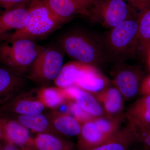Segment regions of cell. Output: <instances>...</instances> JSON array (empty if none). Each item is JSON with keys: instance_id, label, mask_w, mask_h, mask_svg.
Segmentation results:
<instances>
[{"instance_id": "6da1fadb", "label": "cell", "mask_w": 150, "mask_h": 150, "mask_svg": "<svg viewBox=\"0 0 150 150\" xmlns=\"http://www.w3.org/2000/svg\"><path fill=\"white\" fill-rule=\"evenodd\" d=\"M100 39L106 63L135 59L139 50L137 20L126 21L108 30Z\"/></svg>"}, {"instance_id": "7a4b0ae2", "label": "cell", "mask_w": 150, "mask_h": 150, "mask_svg": "<svg viewBox=\"0 0 150 150\" xmlns=\"http://www.w3.org/2000/svg\"><path fill=\"white\" fill-rule=\"evenodd\" d=\"M58 41L63 52L74 61L96 67L106 63L100 37L86 30H70Z\"/></svg>"}, {"instance_id": "3957f363", "label": "cell", "mask_w": 150, "mask_h": 150, "mask_svg": "<svg viewBox=\"0 0 150 150\" xmlns=\"http://www.w3.org/2000/svg\"><path fill=\"white\" fill-rule=\"evenodd\" d=\"M43 48L34 40L24 38L0 42V63L22 75Z\"/></svg>"}, {"instance_id": "277c9868", "label": "cell", "mask_w": 150, "mask_h": 150, "mask_svg": "<svg viewBox=\"0 0 150 150\" xmlns=\"http://www.w3.org/2000/svg\"><path fill=\"white\" fill-rule=\"evenodd\" d=\"M62 24L41 0H32L28 7V18L26 25L11 35L7 40L24 38L34 41L50 35Z\"/></svg>"}, {"instance_id": "5b68a950", "label": "cell", "mask_w": 150, "mask_h": 150, "mask_svg": "<svg viewBox=\"0 0 150 150\" xmlns=\"http://www.w3.org/2000/svg\"><path fill=\"white\" fill-rule=\"evenodd\" d=\"M93 22L108 30L129 20H137V10L125 0H93L88 9Z\"/></svg>"}, {"instance_id": "8992f818", "label": "cell", "mask_w": 150, "mask_h": 150, "mask_svg": "<svg viewBox=\"0 0 150 150\" xmlns=\"http://www.w3.org/2000/svg\"><path fill=\"white\" fill-rule=\"evenodd\" d=\"M64 58L61 50L43 48L32 64L28 78L42 85L54 81L64 65Z\"/></svg>"}, {"instance_id": "52a82bcc", "label": "cell", "mask_w": 150, "mask_h": 150, "mask_svg": "<svg viewBox=\"0 0 150 150\" xmlns=\"http://www.w3.org/2000/svg\"><path fill=\"white\" fill-rule=\"evenodd\" d=\"M111 74L113 85L124 98L132 99L139 94L141 83L145 77L139 67L124 62L117 63L113 67Z\"/></svg>"}, {"instance_id": "ba28073f", "label": "cell", "mask_w": 150, "mask_h": 150, "mask_svg": "<svg viewBox=\"0 0 150 150\" xmlns=\"http://www.w3.org/2000/svg\"><path fill=\"white\" fill-rule=\"evenodd\" d=\"M28 18V7L10 9L0 13V42L7 40L24 27Z\"/></svg>"}, {"instance_id": "9c48e42d", "label": "cell", "mask_w": 150, "mask_h": 150, "mask_svg": "<svg viewBox=\"0 0 150 150\" xmlns=\"http://www.w3.org/2000/svg\"><path fill=\"white\" fill-rule=\"evenodd\" d=\"M45 106L38 98L23 97L17 94L0 106V116L26 115L41 113Z\"/></svg>"}, {"instance_id": "30bf717a", "label": "cell", "mask_w": 150, "mask_h": 150, "mask_svg": "<svg viewBox=\"0 0 150 150\" xmlns=\"http://www.w3.org/2000/svg\"><path fill=\"white\" fill-rule=\"evenodd\" d=\"M62 88L67 101H75L94 118L105 115L102 106L90 93L75 86Z\"/></svg>"}, {"instance_id": "8fae6325", "label": "cell", "mask_w": 150, "mask_h": 150, "mask_svg": "<svg viewBox=\"0 0 150 150\" xmlns=\"http://www.w3.org/2000/svg\"><path fill=\"white\" fill-rule=\"evenodd\" d=\"M108 78L97 67L87 64L75 83V86L90 93H98L109 86Z\"/></svg>"}, {"instance_id": "7c38bea8", "label": "cell", "mask_w": 150, "mask_h": 150, "mask_svg": "<svg viewBox=\"0 0 150 150\" xmlns=\"http://www.w3.org/2000/svg\"><path fill=\"white\" fill-rule=\"evenodd\" d=\"M55 17L63 23L78 15L88 16V9L77 0H41Z\"/></svg>"}, {"instance_id": "4fadbf2b", "label": "cell", "mask_w": 150, "mask_h": 150, "mask_svg": "<svg viewBox=\"0 0 150 150\" xmlns=\"http://www.w3.org/2000/svg\"><path fill=\"white\" fill-rule=\"evenodd\" d=\"M125 117L137 131L150 126V95L142 96L128 108Z\"/></svg>"}, {"instance_id": "5bb4252c", "label": "cell", "mask_w": 150, "mask_h": 150, "mask_svg": "<svg viewBox=\"0 0 150 150\" xmlns=\"http://www.w3.org/2000/svg\"><path fill=\"white\" fill-rule=\"evenodd\" d=\"M24 83L22 75L0 65V106L16 95Z\"/></svg>"}, {"instance_id": "9a60e30c", "label": "cell", "mask_w": 150, "mask_h": 150, "mask_svg": "<svg viewBox=\"0 0 150 150\" xmlns=\"http://www.w3.org/2000/svg\"><path fill=\"white\" fill-rule=\"evenodd\" d=\"M96 98L102 105L105 115L110 117L125 118L123 112L124 98L115 87H108L98 93Z\"/></svg>"}, {"instance_id": "2e32d148", "label": "cell", "mask_w": 150, "mask_h": 150, "mask_svg": "<svg viewBox=\"0 0 150 150\" xmlns=\"http://www.w3.org/2000/svg\"><path fill=\"white\" fill-rule=\"evenodd\" d=\"M137 143V131L127 125L102 144L90 150H129Z\"/></svg>"}, {"instance_id": "e0dca14e", "label": "cell", "mask_w": 150, "mask_h": 150, "mask_svg": "<svg viewBox=\"0 0 150 150\" xmlns=\"http://www.w3.org/2000/svg\"><path fill=\"white\" fill-rule=\"evenodd\" d=\"M0 136L4 142L12 144L24 145L30 136L28 129L17 121L0 116Z\"/></svg>"}, {"instance_id": "ac0fdd59", "label": "cell", "mask_w": 150, "mask_h": 150, "mask_svg": "<svg viewBox=\"0 0 150 150\" xmlns=\"http://www.w3.org/2000/svg\"><path fill=\"white\" fill-rule=\"evenodd\" d=\"M79 136V147L81 150H91L109 139L100 132L93 121L82 125Z\"/></svg>"}, {"instance_id": "d6986e66", "label": "cell", "mask_w": 150, "mask_h": 150, "mask_svg": "<svg viewBox=\"0 0 150 150\" xmlns=\"http://www.w3.org/2000/svg\"><path fill=\"white\" fill-rule=\"evenodd\" d=\"M137 21L139 42L138 54L145 58L150 48V7L140 11Z\"/></svg>"}, {"instance_id": "ffe728a7", "label": "cell", "mask_w": 150, "mask_h": 150, "mask_svg": "<svg viewBox=\"0 0 150 150\" xmlns=\"http://www.w3.org/2000/svg\"><path fill=\"white\" fill-rule=\"evenodd\" d=\"M86 64L74 61L63 65L61 71L54 81V83L57 87L61 88L74 86Z\"/></svg>"}, {"instance_id": "44dd1931", "label": "cell", "mask_w": 150, "mask_h": 150, "mask_svg": "<svg viewBox=\"0 0 150 150\" xmlns=\"http://www.w3.org/2000/svg\"><path fill=\"white\" fill-rule=\"evenodd\" d=\"M53 126L62 134L74 137L80 134L82 125L73 116L67 113H58L52 119Z\"/></svg>"}, {"instance_id": "7402d4cb", "label": "cell", "mask_w": 150, "mask_h": 150, "mask_svg": "<svg viewBox=\"0 0 150 150\" xmlns=\"http://www.w3.org/2000/svg\"><path fill=\"white\" fill-rule=\"evenodd\" d=\"M2 117L6 118L15 117L11 119L17 121L20 124L28 129L35 132H43L49 126V122L46 116L40 113L26 115H10Z\"/></svg>"}, {"instance_id": "603a6c76", "label": "cell", "mask_w": 150, "mask_h": 150, "mask_svg": "<svg viewBox=\"0 0 150 150\" xmlns=\"http://www.w3.org/2000/svg\"><path fill=\"white\" fill-rule=\"evenodd\" d=\"M37 98L45 107L54 108L66 102L63 88L58 87H44L37 93Z\"/></svg>"}, {"instance_id": "cb8c5ba5", "label": "cell", "mask_w": 150, "mask_h": 150, "mask_svg": "<svg viewBox=\"0 0 150 150\" xmlns=\"http://www.w3.org/2000/svg\"><path fill=\"white\" fill-rule=\"evenodd\" d=\"M38 150H74L73 145L50 134H40L35 140Z\"/></svg>"}, {"instance_id": "d4e9b609", "label": "cell", "mask_w": 150, "mask_h": 150, "mask_svg": "<svg viewBox=\"0 0 150 150\" xmlns=\"http://www.w3.org/2000/svg\"><path fill=\"white\" fill-rule=\"evenodd\" d=\"M124 118L110 117L105 115L94 118L93 121L100 132L108 139L121 129Z\"/></svg>"}, {"instance_id": "484cf974", "label": "cell", "mask_w": 150, "mask_h": 150, "mask_svg": "<svg viewBox=\"0 0 150 150\" xmlns=\"http://www.w3.org/2000/svg\"><path fill=\"white\" fill-rule=\"evenodd\" d=\"M70 112L73 114V117L77 120L82 125L84 123L92 121L95 118L84 110L76 103L72 100H68L66 102Z\"/></svg>"}, {"instance_id": "4316f807", "label": "cell", "mask_w": 150, "mask_h": 150, "mask_svg": "<svg viewBox=\"0 0 150 150\" xmlns=\"http://www.w3.org/2000/svg\"><path fill=\"white\" fill-rule=\"evenodd\" d=\"M32 0H0V6L6 10L18 7L28 8Z\"/></svg>"}, {"instance_id": "83f0119b", "label": "cell", "mask_w": 150, "mask_h": 150, "mask_svg": "<svg viewBox=\"0 0 150 150\" xmlns=\"http://www.w3.org/2000/svg\"><path fill=\"white\" fill-rule=\"evenodd\" d=\"M139 143L146 150H150V126L137 131Z\"/></svg>"}, {"instance_id": "f1b7e54d", "label": "cell", "mask_w": 150, "mask_h": 150, "mask_svg": "<svg viewBox=\"0 0 150 150\" xmlns=\"http://www.w3.org/2000/svg\"><path fill=\"white\" fill-rule=\"evenodd\" d=\"M137 10L140 11L150 7V0H125Z\"/></svg>"}, {"instance_id": "f546056e", "label": "cell", "mask_w": 150, "mask_h": 150, "mask_svg": "<svg viewBox=\"0 0 150 150\" xmlns=\"http://www.w3.org/2000/svg\"><path fill=\"white\" fill-rule=\"evenodd\" d=\"M139 94L142 96L150 95V74L145 76L140 86Z\"/></svg>"}, {"instance_id": "4dcf8cb0", "label": "cell", "mask_w": 150, "mask_h": 150, "mask_svg": "<svg viewBox=\"0 0 150 150\" xmlns=\"http://www.w3.org/2000/svg\"><path fill=\"white\" fill-rule=\"evenodd\" d=\"M83 7L88 9L92 4L93 0H77Z\"/></svg>"}, {"instance_id": "1f68e13d", "label": "cell", "mask_w": 150, "mask_h": 150, "mask_svg": "<svg viewBox=\"0 0 150 150\" xmlns=\"http://www.w3.org/2000/svg\"><path fill=\"white\" fill-rule=\"evenodd\" d=\"M4 149V150H18L13 146V144L6 143V142Z\"/></svg>"}, {"instance_id": "d6a6232c", "label": "cell", "mask_w": 150, "mask_h": 150, "mask_svg": "<svg viewBox=\"0 0 150 150\" xmlns=\"http://www.w3.org/2000/svg\"><path fill=\"white\" fill-rule=\"evenodd\" d=\"M145 58H146L147 66L150 70V48L148 51Z\"/></svg>"}, {"instance_id": "836d02e7", "label": "cell", "mask_w": 150, "mask_h": 150, "mask_svg": "<svg viewBox=\"0 0 150 150\" xmlns=\"http://www.w3.org/2000/svg\"><path fill=\"white\" fill-rule=\"evenodd\" d=\"M129 150H141L139 149H138L137 148H131V149H130Z\"/></svg>"}, {"instance_id": "e575fe53", "label": "cell", "mask_w": 150, "mask_h": 150, "mask_svg": "<svg viewBox=\"0 0 150 150\" xmlns=\"http://www.w3.org/2000/svg\"><path fill=\"white\" fill-rule=\"evenodd\" d=\"M0 144H1V143H0ZM0 150H4V148L1 147V146H0Z\"/></svg>"}]
</instances>
